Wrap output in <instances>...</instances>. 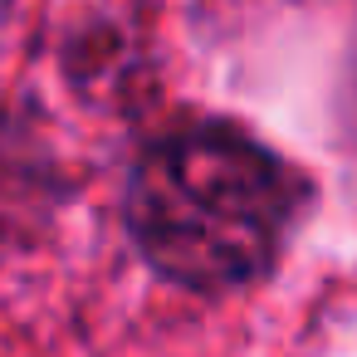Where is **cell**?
<instances>
[{
  "label": "cell",
  "instance_id": "cell-1",
  "mask_svg": "<svg viewBox=\"0 0 357 357\" xmlns=\"http://www.w3.org/2000/svg\"><path fill=\"white\" fill-rule=\"evenodd\" d=\"M298 206V181L235 128L162 137L132 172L128 225L176 284L230 289L269 269Z\"/></svg>",
  "mask_w": 357,
  "mask_h": 357
}]
</instances>
